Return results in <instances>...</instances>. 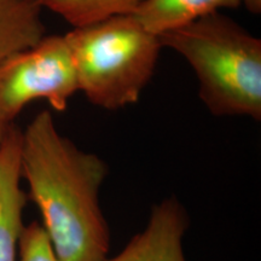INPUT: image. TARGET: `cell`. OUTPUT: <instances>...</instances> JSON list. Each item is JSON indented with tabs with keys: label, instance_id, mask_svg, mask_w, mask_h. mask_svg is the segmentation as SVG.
<instances>
[{
	"label": "cell",
	"instance_id": "6da1fadb",
	"mask_svg": "<svg viewBox=\"0 0 261 261\" xmlns=\"http://www.w3.org/2000/svg\"><path fill=\"white\" fill-rule=\"evenodd\" d=\"M21 178L61 261H104L110 230L99 202L108 166L61 135L42 110L22 130Z\"/></svg>",
	"mask_w": 261,
	"mask_h": 261
},
{
	"label": "cell",
	"instance_id": "7a4b0ae2",
	"mask_svg": "<svg viewBox=\"0 0 261 261\" xmlns=\"http://www.w3.org/2000/svg\"><path fill=\"white\" fill-rule=\"evenodd\" d=\"M195 70L200 98L214 116L261 119V40L220 12L160 35Z\"/></svg>",
	"mask_w": 261,
	"mask_h": 261
},
{
	"label": "cell",
	"instance_id": "3957f363",
	"mask_svg": "<svg viewBox=\"0 0 261 261\" xmlns=\"http://www.w3.org/2000/svg\"><path fill=\"white\" fill-rule=\"evenodd\" d=\"M64 37L77 87L93 106L117 110L138 102L161 52L158 35L127 14L75 27Z\"/></svg>",
	"mask_w": 261,
	"mask_h": 261
},
{
	"label": "cell",
	"instance_id": "277c9868",
	"mask_svg": "<svg viewBox=\"0 0 261 261\" xmlns=\"http://www.w3.org/2000/svg\"><path fill=\"white\" fill-rule=\"evenodd\" d=\"M76 91V71L65 37H44L0 63V121L12 125L23 108L37 99H46L55 110L64 112Z\"/></svg>",
	"mask_w": 261,
	"mask_h": 261
},
{
	"label": "cell",
	"instance_id": "5b68a950",
	"mask_svg": "<svg viewBox=\"0 0 261 261\" xmlns=\"http://www.w3.org/2000/svg\"><path fill=\"white\" fill-rule=\"evenodd\" d=\"M188 227L187 210L177 198H166L152 205L144 230L104 261H187L182 240Z\"/></svg>",
	"mask_w": 261,
	"mask_h": 261
},
{
	"label": "cell",
	"instance_id": "8992f818",
	"mask_svg": "<svg viewBox=\"0 0 261 261\" xmlns=\"http://www.w3.org/2000/svg\"><path fill=\"white\" fill-rule=\"evenodd\" d=\"M22 130L12 123L0 145V261H17L28 196L21 188Z\"/></svg>",
	"mask_w": 261,
	"mask_h": 261
},
{
	"label": "cell",
	"instance_id": "52a82bcc",
	"mask_svg": "<svg viewBox=\"0 0 261 261\" xmlns=\"http://www.w3.org/2000/svg\"><path fill=\"white\" fill-rule=\"evenodd\" d=\"M242 0H145L130 15L152 34H165L221 9H237Z\"/></svg>",
	"mask_w": 261,
	"mask_h": 261
},
{
	"label": "cell",
	"instance_id": "ba28073f",
	"mask_svg": "<svg viewBox=\"0 0 261 261\" xmlns=\"http://www.w3.org/2000/svg\"><path fill=\"white\" fill-rule=\"evenodd\" d=\"M39 0H0V63L45 37Z\"/></svg>",
	"mask_w": 261,
	"mask_h": 261
},
{
	"label": "cell",
	"instance_id": "9c48e42d",
	"mask_svg": "<svg viewBox=\"0 0 261 261\" xmlns=\"http://www.w3.org/2000/svg\"><path fill=\"white\" fill-rule=\"evenodd\" d=\"M42 8L62 16L73 27L133 12L145 0H39Z\"/></svg>",
	"mask_w": 261,
	"mask_h": 261
},
{
	"label": "cell",
	"instance_id": "30bf717a",
	"mask_svg": "<svg viewBox=\"0 0 261 261\" xmlns=\"http://www.w3.org/2000/svg\"><path fill=\"white\" fill-rule=\"evenodd\" d=\"M17 261H61L41 223L23 225L18 238Z\"/></svg>",
	"mask_w": 261,
	"mask_h": 261
},
{
	"label": "cell",
	"instance_id": "8fae6325",
	"mask_svg": "<svg viewBox=\"0 0 261 261\" xmlns=\"http://www.w3.org/2000/svg\"><path fill=\"white\" fill-rule=\"evenodd\" d=\"M242 3L252 14L256 15L261 12V0H242Z\"/></svg>",
	"mask_w": 261,
	"mask_h": 261
},
{
	"label": "cell",
	"instance_id": "7c38bea8",
	"mask_svg": "<svg viewBox=\"0 0 261 261\" xmlns=\"http://www.w3.org/2000/svg\"><path fill=\"white\" fill-rule=\"evenodd\" d=\"M10 126H11V125H10ZM10 126L4 125V123L0 121V145H2V142H3V139H4L6 130H8V128H9Z\"/></svg>",
	"mask_w": 261,
	"mask_h": 261
}]
</instances>
